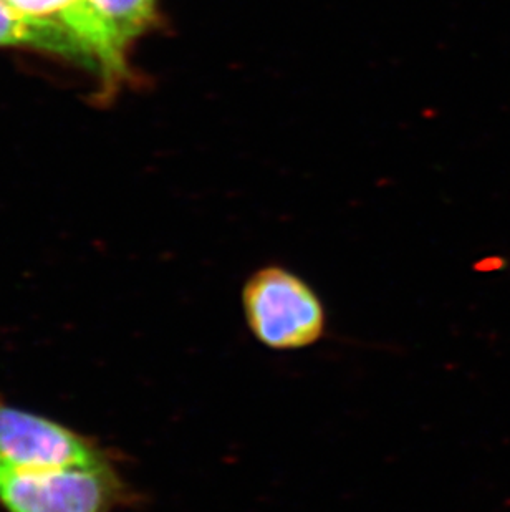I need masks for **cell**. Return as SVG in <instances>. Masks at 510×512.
Returning <instances> with one entry per match:
<instances>
[{"label": "cell", "mask_w": 510, "mask_h": 512, "mask_svg": "<svg viewBox=\"0 0 510 512\" xmlns=\"http://www.w3.org/2000/svg\"><path fill=\"white\" fill-rule=\"evenodd\" d=\"M15 12L29 17V19L42 20L50 24L62 25L77 35L82 44L90 50V54L97 60L98 67L103 63L102 32L98 29L97 20L93 17L88 0H4ZM98 68V70H100Z\"/></svg>", "instance_id": "obj_6"}, {"label": "cell", "mask_w": 510, "mask_h": 512, "mask_svg": "<svg viewBox=\"0 0 510 512\" xmlns=\"http://www.w3.org/2000/svg\"><path fill=\"white\" fill-rule=\"evenodd\" d=\"M242 309L255 339L272 350L315 345L327 329L320 295L287 267H260L242 287Z\"/></svg>", "instance_id": "obj_2"}, {"label": "cell", "mask_w": 510, "mask_h": 512, "mask_svg": "<svg viewBox=\"0 0 510 512\" xmlns=\"http://www.w3.org/2000/svg\"><path fill=\"white\" fill-rule=\"evenodd\" d=\"M0 458L15 468H90L120 456L97 438L12 405L0 395Z\"/></svg>", "instance_id": "obj_3"}, {"label": "cell", "mask_w": 510, "mask_h": 512, "mask_svg": "<svg viewBox=\"0 0 510 512\" xmlns=\"http://www.w3.org/2000/svg\"><path fill=\"white\" fill-rule=\"evenodd\" d=\"M88 5L102 32V77L115 87L125 77L126 50L156 20V0H88Z\"/></svg>", "instance_id": "obj_4"}, {"label": "cell", "mask_w": 510, "mask_h": 512, "mask_svg": "<svg viewBox=\"0 0 510 512\" xmlns=\"http://www.w3.org/2000/svg\"><path fill=\"white\" fill-rule=\"evenodd\" d=\"M121 461L90 468L22 469L0 458L5 512H116L141 503Z\"/></svg>", "instance_id": "obj_1"}, {"label": "cell", "mask_w": 510, "mask_h": 512, "mask_svg": "<svg viewBox=\"0 0 510 512\" xmlns=\"http://www.w3.org/2000/svg\"><path fill=\"white\" fill-rule=\"evenodd\" d=\"M0 47L42 50L98 68L97 60L77 35L62 25L29 19L15 12L4 0H0Z\"/></svg>", "instance_id": "obj_5"}]
</instances>
